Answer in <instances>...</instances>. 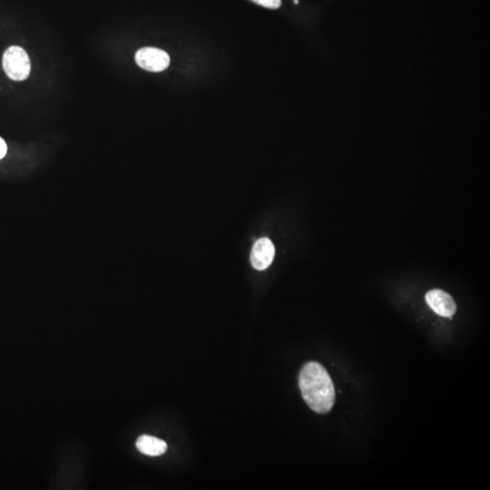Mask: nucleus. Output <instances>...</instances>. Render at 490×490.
Returning <instances> with one entry per match:
<instances>
[{
	"mask_svg": "<svg viewBox=\"0 0 490 490\" xmlns=\"http://www.w3.org/2000/svg\"><path fill=\"white\" fill-rule=\"evenodd\" d=\"M299 387L303 400L314 412L327 414L332 410L336 397L335 385L320 363L311 362L303 366Z\"/></svg>",
	"mask_w": 490,
	"mask_h": 490,
	"instance_id": "f257e3e1",
	"label": "nucleus"
},
{
	"mask_svg": "<svg viewBox=\"0 0 490 490\" xmlns=\"http://www.w3.org/2000/svg\"><path fill=\"white\" fill-rule=\"evenodd\" d=\"M2 65L5 73L14 81H26L31 74V59L20 47H8L3 55Z\"/></svg>",
	"mask_w": 490,
	"mask_h": 490,
	"instance_id": "f03ea898",
	"label": "nucleus"
},
{
	"mask_svg": "<svg viewBox=\"0 0 490 490\" xmlns=\"http://www.w3.org/2000/svg\"><path fill=\"white\" fill-rule=\"evenodd\" d=\"M135 62L142 69L162 72L170 65V57L164 50L156 47H143L135 54Z\"/></svg>",
	"mask_w": 490,
	"mask_h": 490,
	"instance_id": "7ed1b4c3",
	"label": "nucleus"
},
{
	"mask_svg": "<svg viewBox=\"0 0 490 490\" xmlns=\"http://www.w3.org/2000/svg\"><path fill=\"white\" fill-rule=\"evenodd\" d=\"M276 255V248L273 242L268 238H261L256 241L251 253V262L256 270L264 271L271 264Z\"/></svg>",
	"mask_w": 490,
	"mask_h": 490,
	"instance_id": "20e7f679",
	"label": "nucleus"
},
{
	"mask_svg": "<svg viewBox=\"0 0 490 490\" xmlns=\"http://www.w3.org/2000/svg\"><path fill=\"white\" fill-rule=\"evenodd\" d=\"M426 302L437 314L450 318L456 314L457 305L447 292L435 289L426 294Z\"/></svg>",
	"mask_w": 490,
	"mask_h": 490,
	"instance_id": "39448f33",
	"label": "nucleus"
},
{
	"mask_svg": "<svg viewBox=\"0 0 490 490\" xmlns=\"http://www.w3.org/2000/svg\"><path fill=\"white\" fill-rule=\"evenodd\" d=\"M137 448L144 455L156 457L167 453V444L155 437L143 435L138 438Z\"/></svg>",
	"mask_w": 490,
	"mask_h": 490,
	"instance_id": "423d86ee",
	"label": "nucleus"
},
{
	"mask_svg": "<svg viewBox=\"0 0 490 490\" xmlns=\"http://www.w3.org/2000/svg\"><path fill=\"white\" fill-rule=\"evenodd\" d=\"M251 1L270 10H277L282 5V0H251Z\"/></svg>",
	"mask_w": 490,
	"mask_h": 490,
	"instance_id": "0eeeda50",
	"label": "nucleus"
},
{
	"mask_svg": "<svg viewBox=\"0 0 490 490\" xmlns=\"http://www.w3.org/2000/svg\"><path fill=\"white\" fill-rule=\"evenodd\" d=\"M8 153V146L6 142L0 137V160L4 158Z\"/></svg>",
	"mask_w": 490,
	"mask_h": 490,
	"instance_id": "6e6552de",
	"label": "nucleus"
},
{
	"mask_svg": "<svg viewBox=\"0 0 490 490\" xmlns=\"http://www.w3.org/2000/svg\"><path fill=\"white\" fill-rule=\"evenodd\" d=\"M294 3L295 4H298V3H299V0H294Z\"/></svg>",
	"mask_w": 490,
	"mask_h": 490,
	"instance_id": "1a4fd4ad",
	"label": "nucleus"
}]
</instances>
